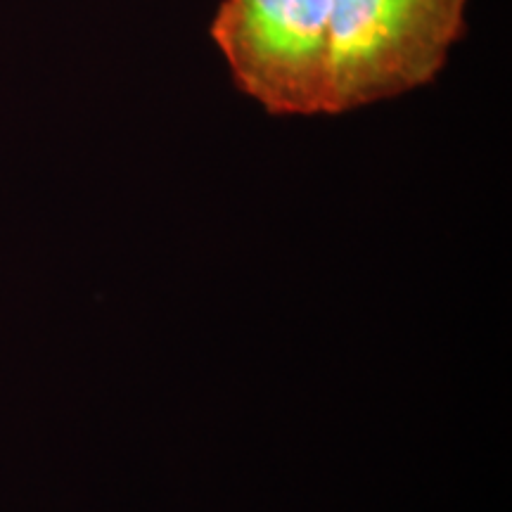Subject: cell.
Wrapping results in <instances>:
<instances>
[{
    "label": "cell",
    "mask_w": 512,
    "mask_h": 512,
    "mask_svg": "<svg viewBox=\"0 0 512 512\" xmlns=\"http://www.w3.org/2000/svg\"><path fill=\"white\" fill-rule=\"evenodd\" d=\"M467 0H332L330 112L430 86L465 31Z\"/></svg>",
    "instance_id": "6da1fadb"
},
{
    "label": "cell",
    "mask_w": 512,
    "mask_h": 512,
    "mask_svg": "<svg viewBox=\"0 0 512 512\" xmlns=\"http://www.w3.org/2000/svg\"><path fill=\"white\" fill-rule=\"evenodd\" d=\"M332 0H223L211 38L235 86L275 117L330 112Z\"/></svg>",
    "instance_id": "7a4b0ae2"
}]
</instances>
